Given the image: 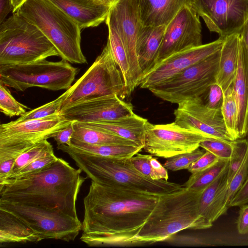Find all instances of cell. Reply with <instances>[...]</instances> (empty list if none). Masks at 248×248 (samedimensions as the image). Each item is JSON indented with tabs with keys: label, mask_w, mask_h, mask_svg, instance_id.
<instances>
[{
	"label": "cell",
	"mask_w": 248,
	"mask_h": 248,
	"mask_svg": "<svg viewBox=\"0 0 248 248\" xmlns=\"http://www.w3.org/2000/svg\"><path fill=\"white\" fill-rule=\"evenodd\" d=\"M161 195L91 181L83 199L80 240L90 247L135 245Z\"/></svg>",
	"instance_id": "6da1fadb"
},
{
	"label": "cell",
	"mask_w": 248,
	"mask_h": 248,
	"mask_svg": "<svg viewBox=\"0 0 248 248\" xmlns=\"http://www.w3.org/2000/svg\"><path fill=\"white\" fill-rule=\"evenodd\" d=\"M64 159L34 173L0 182V201L58 209L78 219L76 202L86 178Z\"/></svg>",
	"instance_id": "7a4b0ae2"
},
{
	"label": "cell",
	"mask_w": 248,
	"mask_h": 248,
	"mask_svg": "<svg viewBox=\"0 0 248 248\" xmlns=\"http://www.w3.org/2000/svg\"><path fill=\"white\" fill-rule=\"evenodd\" d=\"M203 190L183 187L180 190L161 195L137 234L135 245L163 242L187 229L210 228L213 224L199 212L200 198Z\"/></svg>",
	"instance_id": "3957f363"
},
{
	"label": "cell",
	"mask_w": 248,
	"mask_h": 248,
	"mask_svg": "<svg viewBox=\"0 0 248 248\" xmlns=\"http://www.w3.org/2000/svg\"><path fill=\"white\" fill-rule=\"evenodd\" d=\"M58 150L67 154L76 165L91 179L100 185L121 187L164 195L182 189V186L164 179L154 180L139 172L130 158L116 159L100 156L62 144Z\"/></svg>",
	"instance_id": "277c9868"
},
{
	"label": "cell",
	"mask_w": 248,
	"mask_h": 248,
	"mask_svg": "<svg viewBox=\"0 0 248 248\" xmlns=\"http://www.w3.org/2000/svg\"><path fill=\"white\" fill-rule=\"evenodd\" d=\"M14 13L35 25L62 60L72 63H87L81 48V28L49 0H27Z\"/></svg>",
	"instance_id": "5b68a950"
},
{
	"label": "cell",
	"mask_w": 248,
	"mask_h": 248,
	"mask_svg": "<svg viewBox=\"0 0 248 248\" xmlns=\"http://www.w3.org/2000/svg\"><path fill=\"white\" fill-rule=\"evenodd\" d=\"M60 56L34 24L16 13L0 24V65L29 63Z\"/></svg>",
	"instance_id": "8992f818"
},
{
	"label": "cell",
	"mask_w": 248,
	"mask_h": 248,
	"mask_svg": "<svg viewBox=\"0 0 248 248\" xmlns=\"http://www.w3.org/2000/svg\"><path fill=\"white\" fill-rule=\"evenodd\" d=\"M68 90L61 111L107 95L117 94L122 99L128 96L123 74L108 42L92 65Z\"/></svg>",
	"instance_id": "52a82bcc"
},
{
	"label": "cell",
	"mask_w": 248,
	"mask_h": 248,
	"mask_svg": "<svg viewBox=\"0 0 248 248\" xmlns=\"http://www.w3.org/2000/svg\"><path fill=\"white\" fill-rule=\"evenodd\" d=\"M78 71L68 62H36L0 65V82L17 91L31 87L51 91L68 90Z\"/></svg>",
	"instance_id": "ba28073f"
},
{
	"label": "cell",
	"mask_w": 248,
	"mask_h": 248,
	"mask_svg": "<svg viewBox=\"0 0 248 248\" xmlns=\"http://www.w3.org/2000/svg\"><path fill=\"white\" fill-rule=\"evenodd\" d=\"M219 57L220 50L148 90L156 97L177 105L202 97L210 86L216 83Z\"/></svg>",
	"instance_id": "9c48e42d"
},
{
	"label": "cell",
	"mask_w": 248,
	"mask_h": 248,
	"mask_svg": "<svg viewBox=\"0 0 248 248\" xmlns=\"http://www.w3.org/2000/svg\"><path fill=\"white\" fill-rule=\"evenodd\" d=\"M73 121L60 113L26 121H15L0 125V161L16 158L36 144L47 140Z\"/></svg>",
	"instance_id": "30bf717a"
},
{
	"label": "cell",
	"mask_w": 248,
	"mask_h": 248,
	"mask_svg": "<svg viewBox=\"0 0 248 248\" xmlns=\"http://www.w3.org/2000/svg\"><path fill=\"white\" fill-rule=\"evenodd\" d=\"M0 209L15 215L44 239L74 241L82 230V223L58 209L24 203L0 201Z\"/></svg>",
	"instance_id": "8fae6325"
},
{
	"label": "cell",
	"mask_w": 248,
	"mask_h": 248,
	"mask_svg": "<svg viewBox=\"0 0 248 248\" xmlns=\"http://www.w3.org/2000/svg\"><path fill=\"white\" fill-rule=\"evenodd\" d=\"M205 138L197 132L178 125L175 122L153 124L148 121L143 149L153 156L167 159L197 149Z\"/></svg>",
	"instance_id": "7c38bea8"
},
{
	"label": "cell",
	"mask_w": 248,
	"mask_h": 248,
	"mask_svg": "<svg viewBox=\"0 0 248 248\" xmlns=\"http://www.w3.org/2000/svg\"><path fill=\"white\" fill-rule=\"evenodd\" d=\"M211 32L224 38L240 32L248 18V0H188Z\"/></svg>",
	"instance_id": "4fadbf2b"
},
{
	"label": "cell",
	"mask_w": 248,
	"mask_h": 248,
	"mask_svg": "<svg viewBox=\"0 0 248 248\" xmlns=\"http://www.w3.org/2000/svg\"><path fill=\"white\" fill-rule=\"evenodd\" d=\"M174 115V122L178 125L205 138L235 140L227 131L221 109L209 108L202 97L193 98L178 104Z\"/></svg>",
	"instance_id": "5bb4252c"
},
{
	"label": "cell",
	"mask_w": 248,
	"mask_h": 248,
	"mask_svg": "<svg viewBox=\"0 0 248 248\" xmlns=\"http://www.w3.org/2000/svg\"><path fill=\"white\" fill-rule=\"evenodd\" d=\"M199 17L188 4L181 7L166 26L156 64L174 53L202 44Z\"/></svg>",
	"instance_id": "9a60e30c"
},
{
	"label": "cell",
	"mask_w": 248,
	"mask_h": 248,
	"mask_svg": "<svg viewBox=\"0 0 248 248\" xmlns=\"http://www.w3.org/2000/svg\"><path fill=\"white\" fill-rule=\"evenodd\" d=\"M224 38L219 37L212 42L170 55L143 75L138 81L137 87L149 89L164 82L190 66L219 51Z\"/></svg>",
	"instance_id": "2e32d148"
},
{
	"label": "cell",
	"mask_w": 248,
	"mask_h": 248,
	"mask_svg": "<svg viewBox=\"0 0 248 248\" xmlns=\"http://www.w3.org/2000/svg\"><path fill=\"white\" fill-rule=\"evenodd\" d=\"M118 32L126 50L133 85L136 88L142 76L136 50L138 33L141 25L135 0H119L112 5L106 20Z\"/></svg>",
	"instance_id": "e0dca14e"
},
{
	"label": "cell",
	"mask_w": 248,
	"mask_h": 248,
	"mask_svg": "<svg viewBox=\"0 0 248 248\" xmlns=\"http://www.w3.org/2000/svg\"><path fill=\"white\" fill-rule=\"evenodd\" d=\"M60 113L71 121L88 123L112 121L134 112L130 103L117 94H109L75 104Z\"/></svg>",
	"instance_id": "ac0fdd59"
},
{
	"label": "cell",
	"mask_w": 248,
	"mask_h": 248,
	"mask_svg": "<svg viewBox=\"0 0 248 248\" xmlns=\"http://www.w3.org/2000/svg\"><path fill=\"white\" fill-rule=\"evenodd\" d=\"M76 21L81 29L98 26L108 16L110 6L96 0H49Z\"/></svg>",
	"instance_id": "d6986e66"
},
{
	"label": "cell",
	"mask_w": 248,
	"mask_h": 248,
	"mask_svg": "<svg viewBox=\"0 0 248 248\" xmlns=\"http://www.w3.org/2000/svg\"><path fill=\"white\" fill-rule=\"evenodd\" d=\"M166 27L165 25L140 26L137 37L136 50L142 76L157 63Z\"/></svg>",
	"instance_id": "ffe728a7"
},
{
	"label": "cell",
	"mask_w": 248,
	"mask_h": 248,
	"mask_svg": "<svg viewBox=\"0 0 248 248\" xmlns=\"http://www.w3.org/2000/svg\"><path fill=\"white\" fill-rule=\"evenodd\" d=\"M141 24L167 26L188 0H135Z\"/></svg>",
	"instance_id": "44dd1931"
},
{
	"label": "cell",
	"mask_w": 248,
	"mask_h": 248,
	"mask_svg": "<svg viewBox=\"0 0 248 248\" xmlns=\"http://www.w3.org/2000/svg\"><path fill=\"white\" fill-rule=\"evenodd\" d=\"M147 122L146 119L134 113L112 121L84 123L132 140L144 147L145 131Z\"/></svg>",
	"instance_id": "7402d4cb"
},
{
	"label": "cell",
	"mask_w": 248,
	"mask_h": 248,
	"mask_svg": "<svg viewBox=\"0 0 248 248\" xmlns=\"http://www.w3.org/2000/svg\"><path fill=\"white\" fill-rule=\"evenodd\" d=\"M240 45L239 33H233L224 38L220 49V57L216 76V83L223 93L232 85L237 68Z\"/></svg>",
	"instance_id": "603a6c76"
},
{
	"label": "cell",
	"mask_w": 248,
	"mask_h": 248,
	"mask_svg": "<svg viewBox=\"0 0 248 248\" xmlns=\"http://www.w3.org/2000/svg\"><path fill=\"white\" fill-rule=\"evenodd\" d=\"M232 85L238 107L237 132L239 139H243L248 130V77L241 41L237 68Z\"/></svg>",
	"instance_id": "cb8c5ba5"
},
{
	"label": "cell",
	"mask_w": 248,
	"mask_h": 248,
	"mask_svg": "<svg viewBox=\"0 0 248 248\" xmlns=\"http://www.w3.org/2000/svg\"><path fill=\"white\" fill-rule=\"evenodd\" d=\"M41 240L26 223L13 214L0 209V243H37Z\"/></svg>",
	"instance_id": "d4e9b609"
},
{
	"label": "cell",
	"mask_w": 248,
	"mask_h": 248,
	"mask_svg": "<svg viewBox=\"0 0 248 248\" xmlns=\"http://www.w3.org/2000/svg\"><path fill=\"white\" fill-rule=\"evenodd\" d=\"M248 174V153L239 170L215 198L209 212V222L213 224L219 217L226 213L231 201L242 186Z\"/></svg>",
	"instance_id": "484cf974"
},
{
	"label": "cell",
	"mask_w": 248,
	"mask_h": 248,
	"mask_svg": "<svg viewBox=\"0 0 248 248\" xmlns=\"http://www.w3.org/2000/svg\"><path fill=\"white\" fill-rule=\"evenodd\" d=\"M73 125L74 132L72 141L93 145L122 144L141 146L132 140L84 123L73 121Z\"/></svg>",
	"instance_id": "4316f807"
},
{
	"label": "cell",
	"mask_w": 248,
	"mask_h": 248,
	"mask_svg": "<svg viewBox=\"0 0 248 248\" xmlns=\"http://www.w3.org/2000/svg\"><path fill=\"white\" fill-rule=\"evenodd\" d=\"M108 31L107 42L109 44L112 55L118 65L124 78L129 96L135 90L133 85L129 59L126 50L118 32L109 23H106Z\"/></svg>",
	"instance_id": "83f0119b"
},
{
	"label": "cell",
	"mask_w": 248,
	"mask_h": 248,
	"mask_svg": "<svg viewBox=\"0 0 248 248\" xmlns=\"http://www.w3.org/2000/svg\"><path fill=\"white\" fill-rule=\"evenodd\" d=\"M71 146L83 152L102 157L129 158L142 151L143 147L131 145L108 144L93 145L71 141Z\"/></svg>",
	"instance_id": "f1b7e54d"
},
{
	"label": "cell",
	"mask_w": 248,
	"mask_h": 248,
	"mask_svg": "<svg viewBox=\"0 0 248 248\" xmlns=\"http://www.w3.org/2000/svg\"><path fill=\"white\" fill-rule=\"evenodd\" d=\"M230 160L219 159L207 169L191 174L183 185L184 187L192 190H202L216 180L228 167Z\"/></svg>",
	"instance_id": "f546056e"
},
{
	"label": "cell",
	"mask_w": 248,
	"mask_h": 248,
	"mask_svg": "<svg viewBox=\"0 0 248 248\" xmlns=\"http://www.w3.org/2000/svg\"><path fill=\"white\" fill-rule=\"evenodd\" d=\"M221 111L228 132L234 140L239 139L237 132L238 107L232 85L224 93Z\"/></svg>",
	"instance_id": "4dcf8cb0"
},
{
	"label": "cell",
	"mask_w": 248,
	"mask_h": 248,
	"mask_svg": "<svg viewBox=\"0 0 248 248\" xmlns=\"http://www.w3.org/2000/svg\"><path fill=\"white\" fill-rule=\"evenodd\" d=\"M228 167L229 166L203 190L201 195L199 204V214L208 222L211 207L217 195L227 184Z\"/></svg>",
	"instance_id": "1f68e13d"
},
{
	"label": "cell",
	"mask_w": 248,
	"mask_h": 248,
	"mask_svg": "<svg viewBox=\"0 0 248 248\" xmlns=\"http://www.w3.org/2000/svg\"><path fill=\"white\" fill-rule=\"evenodd\" d=\"M54 154L53 146L47 140H43L22 153L16 159L11 176L16 175L36 159Z\"/></svg>",
	"instance_id": "d6a6232c"
},
{
	"label": "cell",
	"mask_w": 248,
	"mask_h": 248,
	"mask_svg": "<svg viewBox=\"0 0 248 248\" xmlns=\"http://www.w3.org/2000/svg\"><path fill=\"white\" fill-rule=\"evenodd\" d=\"M68 94V90H67L66 91L55 100L26 112L15 121L16 122H24L42 119L53 114L59 113L63 102Z\"/></svg>",
	"instance_id": "836d02e7"
},
{
	"label": "cell",
	"mask_w": 248,
	"mask_h": 248,
	"mask_svg": "<svg viewBox=\"0 0 248 248\" xmlns=\"http://www.w3.org/2000/svg\"><path fill=\"white\" fill-rule=\"evenodd\" d=\"M248 153V141L247 139H240L232 142V151L229 161L227 174L229 184L242 166Z\"/></svg>",
	"instance_id": "e575fe53"
},
{
	"label": "cell",
	"mask_w": 248,
	"mask_h": 248,
	"mask_svg": "<svg viewBox=\"0 0 248 248\" xmlns=\"http://www.w3.org/2000/svg\"><path fill=\"white\" fill-rule=\"evenodd\" d=\"M6 86L0 82V109L9 117L22 115L28 108L18 102L11 94Z\"/></svg>",
	"instance_id": "d590c367"
},
{
	"label": "cell",
	"mask_w": 248,
	"mask_h": 248,
	"mask_svg": "<svg viewBox=\"0 0 248 248\" xmlns=\"http://www.w3.org/2000/svg\"><path fill=\"white\" fill-rule=\"evenodd\" d=\"M204 153L205 152L198 148L190 152L177 155L167 158L163 166L167 170L173 171L186 169Z\"/></svg>",
	"instance_id": "8d00e7d4"
},
{
	"label": "cell",
	"mask_w": 248,
	"mask_h": 248,
	"mask_svg": "<svg viewBox=\"0 0 248 248\" xmlns=\"http://www.w3.org/2000/svg\"><path fill=\"white\" fill-rule=\"evenodd\" d=\"M232 141L206 138L200 144V147L208 151L220 159L230 160L232 151Z\"/></svg>",
	"instance_id": "74e56055"
},
{
	"label": "cell",
	"mask_w": 248,
	"mask_h": 248,
	"mask_svg": "<svg viewBox=\"0 0 248 248\" xmlns=\"http://www.w3.org/2000/svg\"><path fill=\"white\" fill-rule=\"evenodd\" d=\"M134 167L141 173L154 180H158L155 169L156 159L150 155L138 153L130 158Z\"/></svg>",
	"instance_id": "f35d334b"
},
{
	"label": "cell",
	"mask_w": 248,
	"mask_h": 248,
	"mask_svg": "<svg viewBox=\"0 0 248 248\" xmlns=\"http://www.w3.org/2000/svg\"><path fill=\"white\" fill-rule=\"evenodd\" d=\"M58 159V157L54 154L38 158L27 165L12 177L21 176L39 171L55 162Z\"/></svg>",
	"instance_id": "ab89813d"
},
{
	"label": "cell",
	"mask_w": 248,
	"mask_h": 248,
	"mask_svg": "<svg viewBox=\"0 0 248 248\" xmlns=\"http://www.w3.org/2000/svg\"><path fill=\"white\" fill-rule=\"evenodd\" d=\"M204 95H206L205 100L203 101L208 107L213 109H221L224 93L217 83L211 85Z\"/></svg>",
	"instance_id": "60d3db41"
},
{
	"label": "cell",
	"mask_w": 248,
	"mask_h": 248,
	"mask_svg": "<svg viewBox=\"0 0 248 248\" xmlns=\"http://www.w3.org/2000/svg\"><path fill=\"white\" fill-rule=\"evenodd\" d=\"M219 159L212 153L206 151L202 156L192 163L186 169L191 174H196L211 167Z\"/></svg>",
	"instance_id": "b9f144b4"
},
{
	"label": "cell",
	"mask_w": 248,
	"mask_h": 248,
	"mask_svg": "<svg viewBox=\"0 0 248 248\" xmlns=\"http://www.w3.org/2000/svg\"><path fill=\"white\" fill-rule=\"evenodd\" d=\"M166 241L172 244L180 246H202L209 245V243L201 237L187 235L174 234Z\"/></svg>",
	"instance_id": "7bdbcfd3"
},
{
	"label": "cell",
	"mask_w": 248,
	"mask_h": 248,
	"mask_svg": "<svg viewBox=\"0 0 248 248\" xmlns=\"http://www.w3.org/2000/svg\"><path fill=\"white\" fill-rule=\"evenodd\" d=\"M73 123V122L70 125L58 131L52 136L57 146L62 144L71 145L74 132Z\"/></svg>",
	"instance_id": "ee69618b"
},
{
	"label": "cell",
	"mask_w": 248,
	"mask_h": 248,
	"mask_svg": "<svg viewBox=\"0 0 248 248\" xmlns=\"http://www.w3.org/2000/svg\"><path fill=\"white\" fill-rule=\"evenodd\" d=\"M248 203V174L242 186L231 201L229 207L241 206Z\"/></svg>",
	"instance_id": "f6af8a7d"
},
{
	"label": "cell",
	"mask_w": 248,
	"mask_h": 248,
	"mask_svg": "<svg viewBox=\"0 0 248 248\" xmlns=\"http://www.w3.org/2000/svg\"><path fill=\"white\" fill-rule=\"evenodd\" d=\"M240 207L239 216L237 220V228L240 234L248 235V205Z\"/></svg>",
	"instance_id": "bcb514c9"
},
{
	"label": "cell",
	"mask_w": 248,
	"mask_h": 248,
	"mask_svg": "<svg viewBox=\"0 0 248 248\" xmlns=\"http://www.w3.org/2000/svg\"><path fill=\"white\" fill-rule=\"evenodd\" d=\"M239 34L243 49L246 69L248 77V18L243 25Z\"/></svg>",
	"instance_id": "7dc6e473"
},
{
	"label": "cell",
	"mask_w": 248,
	"mask_h": 248,
	"mask_svg": "<svg viewBox=\"0 0 248 248\" xmlns=\"http://www.w3.org/2000/svg\"><path fill=\"white\" fill-rule=\"evenodd\" d=\"M16 160L12 158L0 161V182L11 176Z\"/></svg>",
	"instance_id": "c3c4849f"
},
{
	"label": "cell",
	"mask_w": 248,
	"mask_h": 248,
	"mask_svg": "<svg viewBox=\"0 0 248 248\" xmlns=\"http://www.w3.org/2000/svg\"><path fill=\"white\" fill-rule=\"evenodd\" d=\"M11 11H14L12 0H0V24Z\"/></svg>",
	"instance_id": "681fc988"
},
{
	"label": "cell",
	"mask_w": 248,
	"mask_h": 248,
	"mask_svg": "<svg viewBox=\"0 0 248 248\" xmlns=\"http://www.w3.org/2000/svg\"><path fill=\"white\" fill-rule=\"evenodd\" d=\"M27 0H12L14 7L13 13H15Z\"/></svg>",
	"instance_id": "f907efd6"
},
{
	"label": "cell",
	"mask_w": 248,
	"mask_h": 248,
	"mask_svg": "<svg viewBox=\"0 0 248 248\" xmlns=\"http://www.w3.org/2000/svg\"><path fill=\"white\" fill-rule=\"evenodd\" d=\"M98 1L101 2L104 4H106L107 5L111 6L112 5H113L115 3H116L117 1H118L119 0H96Z\"/></svg>",
	"instance_id": "816d5d0a"
},
{
	"label": "cell",
	"mask_w": 248,
	"mask_h": 248,
	"mask_svg": "<svg viewBox=\"0 0 248 248\" xmlns=\"http://www.w3.org/2000/svg\"><path fill=\"white\" fill-rule=\"evenodd\" d=\"M246 137H247V139H247V140H248V132H247V136H246Z\"/></svg>",
	"instance_id": "f5cc1de1"
}]
</instances>
